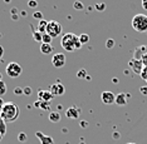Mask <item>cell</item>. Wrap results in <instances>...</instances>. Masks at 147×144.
<instances>
[{
  "mask_svg": "<svg viewBox=\"0 0 147 144\" xmlns=\"http://www.w3.org/2000/svg\"><path fill=\"white\" fill-rule=\"evenodd\" d=\"M0 133H1L3 137L6 134V123L3 119H1V122H0Z\"/></svg>",
  "mask_w": 147,
  "mask_h": 144,
  "instance_id": "22",
  "label": "cell"
},
{
  "mask_svg": "<svg viewBox=\"0 0 147 144\" xmlns=\"http://www.w3.org/2000/svg\"><path fill=\"white\" fill-rule=\"evenodd\" d=\"M14 93H15V95H23V88L16 86V88L14 89Z\"/></svg>",
  "mask_w": 147,
  "mask_h": 144,
  "instance_id": "30",
  "label": "cell"
},
{
  "mask_svg": "<svg viewBox=\"0 0 147 144\" xmlns=\"http://www.w3.org/2000/svg\"><path fill=\"white\" fill-rule=\"evenodd\" d=\"M132 28L137 33L147 31V15L145 14H136L132 18Z\"/></svg>",
  "mask_w": 147,
  "mask_h": 144,
  "instance_id": "3",
  "label": "cell"
},
{
  "mask_svg": "<svg viewBox=\"0 0 147 144\" xmlns=\"http://www.w3.org/2000/svg\"><path fill=\"white\" fill-rule=\"evenodd\" d=\"M127 144H136V143H127Z\"/></svg>",
  "mask_w": 147,
  "mask_h": 144,
  "instance_id": "41",
  "label": "cell"
},
{
  "mask_svg": "<svg viewBox=\"0 0 147 144\" xmlns=\"http://www.w3.org/2000/svg\"><path fill=\"white\" fill-rule=\"evenodd\" d=\"M87 125H88V123H87V122H81V127H82V128H86Z\"/></svg>",
  "mask_w": 147,
  "mask_h": 144,
  "instance_id": "36",
  "label": "cell"
},
{
  "mask_svg": "<svg viewBox=\"0 0 147 144\" xmlns=\"http://www.w3.org/2000/svg\"><path fill=\"white\" fill-rule=\"evenodd\" d=\"M49 92L53 94V96H62L65 93V88H64V85H63L62 83L58 82V83H54V84L51 85Z\"/></svg>",
  "mask_w": 147,
  "mask_h": 144,
  "instance_id": "7",
  "label": "cell"
},
{
  "mask_svg": "<svg viewBox=\"0 0 147 144\" xmlns=\"http://www.w3.org/2000/svg\"><path fill=\"white\" fill-rule=\"evenodd\" d=\"M79 114H81V110L77 108V106H71V108H68L65 110V115L69 119H78Z\"/></svg>",
  "mask_w": 147,
  "mask_h": 144,
  "instance_id": "9",
  "label": "cell"
},
{
  "mask_svg": "<svg viewBox=\"0 0 147 144\" xmlns=\"http://www.w3.org/2000/svg\"><path fill=\"white\" fill-rule=\"evenodd\" d=\"M78 39H79V42L82 43V45H84L89 42V35L88 34H81L78 36Z\"/></svg>",
  "mask_w": 147,
  "mask_h": 144,
  "instance_id": "20",
  "label": "cell"
},
{
  "mask_svg": "<svg viewBox=\"0 0 147 144\" xmlns=\"http://www.w3.org/2000/svg\"><path fill=\"white\" fill-rule=\"evenodd\" d=\"M20 15H22V16H26V13L23 11V13H20Z\"/></svg>",
  "mask_w": 147,
  "mask_h": 144,
  "instance_id": "38",
  "label": "cell"
},
{
  "mask_svg": "<svg viewBox=\"0 0 147 144\" xmlns=\"http://www.w3.org/2000/svg\"><path fill=\"white\" fill-rule=\"evenodd\" d=\"M49 120H51L52 123H58L59 120H61V114H59L58 112H51V114H49Z\"/></svg>",
  "mask_w": 147,
  "mask_h": 144,
  "instance_id": "17",
  "label": "cell"
},
{
  "mask_svg": "<svg viewBox=\"0 0 147 144\" xmlns=\"http://www.w3.org/2000/svg\"><path fill=\"white\" fill-rule=\"evenodd\" d=\"M38 98H39V100H42V102H51L54 96H53V94L49 90H39Z\"/></svg>",
  "mask_w": 147,
  "mask_h": 144,
  "instance_id": "12",
  "label": "cell"
},
{
  "mask_svg": "<svg viewBox=\"0 0 147 144\" xmlns=\"http://www.w3.org/2000/svg\"><path fill=\"white\" fill-rule=\"evenodd\" d=\"M6 92H8V88H6L5 82L4 80H0V98H1L3 95H5Z\"/></svg>",
  "mask_w": 147,
  "mask_h": 144,
  "instance_id": "19",
  "label": "cell"
},
{
  "mask_svg": "<svg viewBox=\"0 0 147 144\" xmlns=\"http://www.w3.org/2000/svg\"><path fill=\"white\" fill-rule=\"evenodd\" d=\"M53 50H54V48H53L52 44H44V43L40 44V52L43 53V54H45V55L52 54Z\"/></svg>",
  "mask_w": 147,
  "mask_h": 144,
  "instance_id": "14",
  "label": "cell"
},
{
  "mask_svg": "<svg viewBox=\"0 0 147 144\" xmlns=\"http://www.w3.org/2000/svg\"><path fill=\"white\" fill-rule=\"evenodd\" d=\"M140 92H141L143 95H147V86H142V88L140 89Z\"/></svg>",
  "mask_w": 147,
  "mask_h": 144,
  "instance_id": "32",
  "label": "cell"
},
{
  "mask_svg": "<svg viewBox=\"0 0 147 144\" xmlns=\"http://www.w3.org/2000/svg\"><path fill=\"white\" fill-rule=\"evenodd\" d=\"M32 30H33V39L35 40V42H39L42 44V39H43V34L42 33H39L36 29H33L32 26Z\"/></svg>",
  "mask_w": 147,
  "mask_h": 144,
  "instance_id": "18",
  "label": "cell"
},
{
  "mask_svg": "<svg viewBox=\"0 0 147 144\" xmlns=\"http://www.w3.org/2000/svg\"><path fill=\"white\" fill-rule=\"evenodd\" d=\"M32 88L30 86H25V88H23V94L26 95V96H29V95H32Z\"/></svg>",
  "mask_w": 147,
  "mask_h": 144,
  "instance_id": "25",
  "label": "cell"
},
{
  "mask_svg": "<svg viewBox=\"0 0 147 144\" xmlns=\"http://www.w3.org/2000/svg\"><path fill=\"white\" fill-rule=\"evenodd\" d=\"M129 66L133 69V72L135 73H141L142 72V68H143V63H142V60H140V59H132L131 62H129Z\"/></svg>",
  "mask_w": 147,
  "mask_h": 144,
  "instance_id": "10",
  "label": "cell"
},
{
  "mask_svg": "<svg viewBox=\"0 0 147 144\" xmlns=\"http://www.w3.org/2000/svg\"><path fill=\"white\" fill-rule=\"evenodd\" d=\"M79 42L78 36L73 33H67L62 36L61 39V45L62 48L67 50V52H74L76 50V44Z\"/></svg>",
  "mask_w": 147,
  "mask_h": 144,
  "instance_id": "2",
  "label": "cell"
},
{
  "mask_svg": "<svg viewBox=\"0 0 147 144\" xmlns=\"http://www.w3.org/2000/svg\"><path fill=\"white\" fill-rule=\"evenodd\" d=\"M28 5H29V8H36V5H38V3H36L35 0H29Z\"/></svg>",
  "mask_w": 147,
  "mask_h": 144,
  "instance_id": "31",
  "label": "cell"
},
{
  "mask_svg": "<svg viewBox=\"0 0 147 144\" xmlns=\"http://www.w3.org/2000/svg\"><path fill=\"white\" fill-rule=\"evenodd\" d=\"M77 76H78V78H87V70L86 69H81L79 70L78 73H77Z\"/></svg>",
  "mask_w": 147,
  "mask_h": 144,
  "instance_id": "23",
  "label": "cell"
},
{
  "mask_svg": "<svg viewBox=\"0 0 147 144\" xmlns=\"http://www.w3.org/2000/svg\"><path fill=\"white\" fill-rule=\"evenodd\" d=\"M5 72H6V75L10 76V78H18V76L22 75L23 68H22V65L18 64V63L11 62V63H9V64L6 65Z\"/></svg>",
  "mask_w": 147,
  "mask_h": 144,
  "instance_id": "5",
  "label": "cell"
},
{
  "mask_svg": "<svg viewBox=\"0 0 147 144\" xmlns=\"http://www.w3.org/2000/svg\"><path fill=\"white\" fill-rule=\"evenodd\" d=\"M47 25H48V21H45V20H40L39 24H38L36 30H38L39 33H42V34H45L47 33Z\"/></svg>",
  "mask_w": 147,
  "mask_h": 144,
  "instance_id": "16",
  "label": "cell"
},
{
  "mask_svg": "<svg viewBox=\"0 0 147 144\" xmlns=\"http://www.w3.org/2000/svg\"><path fill=\"white\" fill-rule=\"evenodd\" d=\"M0 80H3V75H1V73H0Z\"/></svg>",
  "mask_w": 147,
  "mask_h": 144,
  "instance_id": "40",
  "label": "cell"
},
{
  "mask_svg": "<svg viewBox=\"0 0 147 144\" xmlns=\"http://www.w3.org/2000/svg\"><path fill=\"white\" fill-rule=\"evenodd\" d=\"M26 139H28V137H26L25 133H19L18 134V140L19 142H26Z\"/></svg>",
  "mask_w": 147,
  "mask_h": 144,
  "instance_id": "26",
  "label": "cell"
},
{
  "mask_svg": "<svg viewBox=\"0 0 147 144\" xmlns=\"http://www.w3.org/2000/svg\"><path fill=\"white\" fill-rule=\"evenodd\" d=\"M52 36L51 35H48L45 33V34H43V39H42V43H44V44H51L52 43Z\"/></svg>",
  "mask_w": 147,
  "mask_h": 144,
  "instance_id": "21",
  "label": "cell"
},
{
  "mask_svg": "<svg viewBox=\"0 0 147 144\" xmlns=\"http://www.w3.org/2000/svg\"><path fill=\"white\" fill-rule=\"evenodd\" d=\"M115 44H116V43H115V40H113V39H107V42H106V46H107L108 49H112L113 46H115Z\"/></svg>",
  "mask_w": 147,
  "mask_h": 144,
  "instance_id": "24",
  "label": "cell"
},
{
  "mask_svg": "<svg viewBox=\"0 0 147 144\" xmlns=\"http://www.w3.org/2000/svg\"><path fill=\"white\" fill-rule=\"evenodd\" d=\"M5 104V102L3 100V98H0V113H1V110H3V106H4Z\"/></svg>",
  "mask_w": 147,
  "mask_h": 144,
  "instance_id": "33",
  "label": "cell"
},
{
  "mask_svg": "<svg viewBox=\"0 0 147 144\" xmlns=\"http://www.w3.org/2000/svg\"><path fill=\"white\" fill-rule=\"evenodd\" d=\"M142 8L147 10V0H142Z\"/></svg>",
  "mask_w": 147,
  "mask_h": 144,
  "instance_id": "34",
  "label": "cell"
},
{
  "mask_svg": "<svg viewBox=\"0 0 147 144\" xmlns=\"http://www.w3.org/2000/svg\"><path fill=\"white\" fill-rule=\"evenodd\" d=\"M96 9L99 10V11H103L106 9V4L105 3H98V4H96Z\"/></svg>",
  "mask_w": 147,
  "mask_h": 144,
  "instance_id": "27",
  "label": "cell"
},
{
  "mask_svg": "<svg viewBox=\"0 0 147 144\" xmlns=\"http://www.w3.org/2000/svg\"><path fill=\"white\" fill-rule=\"evenodd\" d=\"M3 138H4V137H3V135H1V133H0V140H1Z\"/></svg>",
  "mask_w": 147,
  "mask_h": 144,
  "instance_id": "39",
  "label": "cell"
},
{
  "mask_svg": "<svg viewBox=\"0 0 147 144\" xmlns=\"http://www.w3.org/2000/svg\"><path fill=\"white\" fill-rule=\"evenodd\" d=\"M63 28L61 25V23H58L57 20H51L48 21V25H47V34L51 35L52 38H57L62 34Z\"/></svg>",
  "mask_w": 147,
  "mask_h": 144,
  "instance_id": "4",
  "label": "cell"
},
{
  "mask_svg": "<svg viewBox=\"0 0 147 144\" xmlns=\"http://www.w3.org/2000/svg\"><path fill=\"white\" fill-rule=\"evenodd\" d=\"M3 55H4V48H3V46L0 45V59L3 58Z\"/></svg>",
  "mask_w": 147,
  "mask_h": 144,
  "instance_id": "35",
  "label": "cell"
},
{
  "mask_svg": "<svg viewBox=\"0 0 147 144\" xmlns=\"http://www.w3.org/2000/svg\"><path fill=\"white\" fill-rule=\"evenodd\" d=\"M128 94H126V93H119V94L116 95V104L118 106H125L127 105V103H128Z\"/></svg>",
  "mask_w": 147,
  "mask_h": 144,
  "instance_id": "11",
  "label": "cell"
},
{
  "mask_svg": "<svg viewBox=\"0 0 147 144\" xmlns=\"http://www.w3.org/2000/svg\"><path fill=\"white\" fill-rule=\"evenodd\" d=\"M35 135H36V138L40 140V143H42V144H53V143H54L53 138H51L49 135L43 134L42 132H36V133H35Z\"/></svg>",
  "mask_w": 147,
  "mask_h": 144,
  "instance_id": "13",
  "label": "cell"
},
{
  "mask_svg": "<svg viewBox=\"0 0 147 144\" xmlns=\"http://www.w3.org/2000/svg\"><path fill=\"white\" fill-rule=\"evenodd\" d=\"M33 16H34L35 19H38L39 21H40V20H43V14H42L40 11H35L34 14H33Z\"/></svg>",
  "mask_w": 147,
  "mask_h": 144,
  "instance_id": "28",
  "label": "cell"
},
{
  "mask_svg": "<svg viewBox=\"0 0 147 144\" xmlns=\"http://www.w3.org/2000/svg\"><path fill=\"white\" fill-rule=\"evenodd\" d=\"M65 55L63 53H55L52 58V64L55 66V68H63L65 65Z\"/></svg>",
  "mask_w": 147,
  "mask_h": 144,
  "instance_id": "6",
  "label": "cell"
},
{
  "mask_svg": "<svg viewBox=\"0 0 147 144\" xmlns=\"http://www.w3.org/2000/svg\"><path fill=\"white\" fill-rule=\"evenodd\" d=\"M19 114H20V109H19V106L16 105L14 102H5L1 113H0L1 119L4 120L5 123L15 122V120L19 118Z\"/></svg>",
  "mask_w": 147,
  "mask_h": 144,
  "instance_id": "1",
  "label": "cell"
},
{
  "mask_svg": "<svg viewBox=\"0 0 147 144\" xmlns=\"http://www.w3.org/2000/svg\"><path fill=\"white\" fill-rule=\"evenodd\" d=\"M113 137H115V138H117V139H118V138H119V134H118V133H115V134H113Z\"/></svg>",
  "mask_w": 147,
  "mask_h": 144,
  "instance_id": "37",
  "label": "cell"
},
{
  "mask_svg": "<svg viewBox=\"0 0 147 144\" xmlns=\"http://www.w3.org/2000/svg\"><path fill=\"white\" fill-rule=\"evenodd\" d=\"M74 9H77V10H82V9H83V3H81V1H76V3H74Z\"/></svg>",
  "mask_w": 147,
  "mask_h": 144,
  "instance_id": "29",
  "label": "cell"
},
{
  "mask_svg": "<svg viewBox=\"0 0 147 144\" xmlns=\"http://www.w3.org/2000/svg\"><path fill=\"white\" fill-rule=\"evenodd\" d=\"M34 106L35 108H40L43 110H51V104L49 102H42V100H36L34 103Z\"/></svg>",
  "mask_w": 147,
  "mask_h": 144,
  "instance_id": "15",
  "label": "cell"
},
{
  "mask_svg": "<svg viewBox=\"0 0 147 144\" xmlns=\"http://www.w3.org/2000/svg\"><path fill=\"white\" fill-rule=\"evenodd\" d=\"M101 99L107 105L113 104V103H116V94H113L112 92H103L101 94Z\"/></svg>",
  "mask_w": 147,
  "mask_h": 144,
  "instance_id": "8",
  "label": "cell"
},
{
  "mask_svg": "<svg viewBox=\"0 0 147 144\" xmlns=\"http://www.w3.org/2000/svg\"><path fill=\"white\" fill-rule=\"evenodd\" d=\"M0 122H1V115H0Z\"/></svg>",
  "mask_w": 147,
  "mask_h": 144,
  "instance_id": "42",
  "label": "cell"
}]
</instances>
